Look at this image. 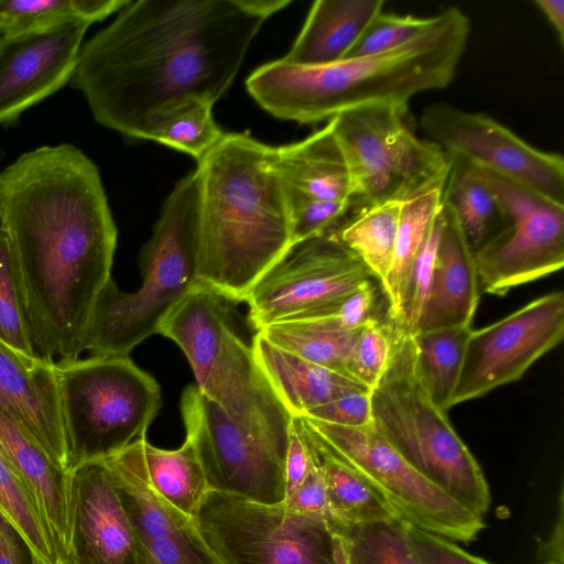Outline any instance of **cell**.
I'll return each mask as SVG.
<instances>
[{
  "label": "cell",
  "instance_id": "obj_42",
  "mask_svg": "<svg viewBox=\"0 0 564 564\" xmlns=\"http://www.w3.org/2000/svg\"><path fill=\"white\" fill-rule=\"evenodd\" d=\"M304 416L346 427L366 426L372 423L370 391L348 392L315 408Z\"/></svg>",
  "mask_w": 564,
  "mask_h": 564
},
{
  "label": "cell",
  "instance_id": "obj_37",
  "mask_svg": "<svg viewBox=\"0 0 564 564\" xmlns=\"http://www.w3.org/2000/svg\"><path fill=\"white\" fill-rule=\"evenodd\" d=\"M0 340L28 356H37L20 275L8 238L1 228Z\"/></svg>",
  "mask_w": 564,
  "mask_h": 564
},
{
  "label": "cell",
  "instance_id": "obj_4",
  "mask_svg": "<svg viewBox=\"0 0 564 564\" xmlns=\"http://www.w3.org/2000/svg\"><path fill=\"white\" fill-rule=\"evenodd\" d=\"M469 32L467 15L446 8L434 26L400 47L316 66L280 58L250 74L247 90L273 117L304 124L373 105L408 108L416 94L453 80Z\"/></svg>",
  "mask_w": 564,
  "mask_h": 564
},
{
  "label": "cell",
  "instance_id": "obj_19",
  "mask_svg": "<svg viewBox=\"0 0 564 564\" xmlns=\"http://www.w3.org/2000/svg\"><path fill=\"white\" fill-rule=\"evenodd\" d=\"M65 564H137L131 523L104 459L68 470Z\"/></svg>",
  "mask_w": 564,
  "mask_h": 564
},
{
  "label": "cell",
  "instance_id": "obj_17",
  "mask_svg": "<svg viewBox=\"0 0 564 564\" xmlns=\"http://www.w3.org/2000/svg\"><path fill=\"white\" fill-rule=\"evenodd\" d=\"M142 437L104 459L131 523L137 564H219L194 518L151 486L143 465Z\"/></svg>",
  "mask_w": 564,
  "mask_h": 564
},
{
  "label": "cell",
  "instance_id": "obj_46",
  "mask_svg": "<svg viewBox=\"0 0 564 564\" xmlns=\"http://www.w3.org/2000/svg\"><path fill=\"white\" fill-rule=\"evenodd\" d=\"M563 494L560 496V512L549 541L543 545L540 557L546 562L563 564Z\"/></svg>",
  "mask_w": 564,
  "mask_h": 564
},
{
  "label": "cell",
  "instance_id": "obj_2",
  "mask_svg": "<svg viewBox=\"0 0 564 564\" xmlns=\"http://www.w3.org/2000/svg\"><path fill=\"white\" fill-rule=\"evenodd\" d=\"M0 228L20 275L37 356L56 365L78 359L117 247L98 167L67 143L22 154L0 173Z\"/></svg>",
  "mask_w": 564,
  "mask_h": 564
},
{
  "label": "cell",
  "instance_id": "obj_6",
  "mask_svg": "<svg viewBox=\"0 0 564 564\" xmlns=\"http://www.w3.org/2000/svg\"><path fill=\"white\" fill-rule=\"evenodd\" d=\"M159 334L184 352L199 391L246 431L288 446L291 415L248 346L232 329L224 299L205 285L184 297Z\"/></svg>",
  "mask_w": 564,
  "mask_h": 564
},
{
  "label": "cell",
  "instance_id": "obj_38",
  "mask_svg": "<svg viewBox=\"0 0 564 564\" xmlns=\"http://www.w3.org/2000/svg\"><path fill=\"white\" fill-rule=\"evenodd\" d=\"M394 338V328L390 322L372 319L361 329L351 348L345 367L346 373L371 391L388 368Z\"/></svg>",
  "mask_w": 564,
  "mask_h": 564
},
{
  "label": "cell",
  "instance_id": "obj_5",
  "mask_svg": "<svg viewBox=\"0 0 564 564\" xmlns=\"http://www.w3.org/2000/svg\"><path fill=\"white\" fill-rule=\"evenodd\" d=\"M198 218L199 176L194 170L169 194L141 250L140 288L123 292L111 278L98 295L85 339L90 356H129L144 339L159 334L170 312L202 285Z\"/></svg>",
  "mask_w": 564,
  "mask_h": 564
},
{
  "label": "cell",
  "instance_id": "obj_33",
  "mask_svg": "<svg viewBox=\"0 0 564 564\" xmlns=\"http://www.w3.org/2000/svg\"><path fill=\"white\" fill-rule=\"evenodd\" d=\"M313 442L319 456L325 481L330 525H349L399 518L349 467L319 447L314 440Z\"/></svg>",
  "mask_w": 564,
  "mask_h": 564
},
{
  "label": "cell",
  "instance_id": "obj_16",
  "mask_svg": "<svg viewBox=\"0 0 564 564\" xmlns=\"http://www.w3.org/2000/svg\"><path fill=\"white\" fill-rule=\"evenodd\" d=\"M564 336V294H544L506 317L469 333L451 405L519 380Z\"/></svg>",
  "mask_w": 564,
  "mask_h": 564
},
{
  "label": "cell",
  "instance_id": "obj_40",
  "mask_svg": "<svg viewBox=\"0 0 564 564\" xmlns=\"http://www.w3.org/2000/svg\"><path fill=\"white\" fill-rule=\"evenodd\" d=\"M376 288L369 280L343 297L289 321L317 319L341 329L356 330L376 318Z\"/></svg>",
  "mask_w": 564,
  "mask_h": 564
},
{
  "label": "cell",
  "instance_id": "obj_20",
  "mask_svg": "<svg viewBox=\"0 0 564 564\" xmlns=\"http://www.w3.org/2000/svg\"><path fill=\"white\" fill-rule=\"evenodd\" d=\"M0 406L20 421L53 460L68 471L56 365L0 340Z\"/></svg>",
  "mask_w": 564,
  "mask_h": 564
},
{
  "label": "cell",
  "instance_id": "obj_13",
  "mask_svg": "<svg viewBox=\"0 0 564 564\" xmlns=\"http://www.w3.org/2000/svg\"><path fill=\"white\" fill-rule=\"evenodd\" d=\"M181 413L209 490L259 503L284 501L288 446L242 429L196 384L183 391Z\"/></svg>",
  "mask_w": 564,
  "mask_h": 564
},
{
  "label": "cell",
  "instance_id": "obj_21",
  "mask_svg": "<svg viewBox=\"0 0 564 564\" xmlns=\"http://www.w3.org/2000/svg\"><path fill=\"white\" fill-rule=\"evenodd\" d=\"M479 296L474 251L443 198L432 281L415 333L471 326Z\"/></svg>",
  "mask_w": 564,
  "mask_h": 564
},
{
  "label": "cell",
  "instance_id": "obj_24",
  "mask_svg": "<svg viewBox=\"0 0 564 564\" xmlns=\"http://www.w3.org/2000/svg\"><path fill=\"white\" fill-rule=\"evenodd\" d=\"M251 348L262 376L291 416H304L348 392L369 390L345 373L273 345L260 332L254 335Z\"/></svg>",
  "mask_w": 564,
  "mask_h": 564
},
{
  "label": "cell",
  "instance_id": "obj_14",
  "mask_svg": "<svg viewBox=\"0 0 564 564\" xmlns=\"http://www.w3.org/2000/svg\"><path fill=\"white\" fill-rule=\"evenodd\" d=\"M420 127L425 139L449 158L535 191L564 204V160L539 150L507 127L479 112L438 102L423 109Z\"/></svg>",
  "mask_w": 564,
  "mask_h": 564
},
{
  "label": "cell",
  "instance_id": "obj_32",
  "mask_svg": "<svg viewBox=\"0 0 564 564\" xmlns=\"http://www.w3.org/2000/svg\"><path fill=\"white\" fill-rule=\"evenodd\" d=\"M451 159V170L443 188V198L453 208L473 251L490 237L496 220L505 221L497 199L469 163Z\"/></svg>",
  "mask_w": 564,
  "mask_h": 564
},
{
  "label": "cell",
  "instance_id": "obj_43",
  "mask_svg": "<svg viewBox=\"0 0 564 564\" xmlns=\"http://www.w3.org/2000/svg\"><path fill=\"white\" fill-rule=\"evenodd\" d=\"M405 525L411 545L421 564H489L458 547L455 542L422 531L406 522Z\"/></svg>",
  "mask_w": 564,
  "mask_h": 564
},
{
  "label": "cell",
  "instance_id": "obj_9",
  "mask_svg": "<svg viewBox=\"0 0 564 564\" xmlns=\"http://www.w3.org/2000/svg\"><path fill=\"white\" fill-rule=\"evenodd\" d=\"M406 115L404 107L373 105L328 121L350 173L354 210L403 203L445 185L449 156L434 142L419 138Z\"/></svg>",
  "mask_w": 564,
  "mask_h": 564
},
{
  "label": "cell",
  "instance_id": "obj_18",
  "mask_svg": "<svg viewBox=\"0 0 564 564\" xmlns=\"http://www.w3.org/2000/svg\"><path fill=\"white\" fill-rule=\"evenodd\" d=\"M89 25L70 22L0 36V124L73 79Z\"/></svg>",
  "mask_w": 564,
  "mask_h": 564
},
{
  "label": "cell",
  "instance_id": "obj_34",
  "mask_svg": "<svg viewBox=\"0 0 564 564\" xmlns=\"http://www.w3.org/2000/svg\"><path fill=\"white\" fill-rule=\"evenodd\" d=\"M330 527L339 541V564H421L400 518Z\"/></svg>",
  "mask_w": 564,
  "mask_h": 564
},
{
  "label": "cell",
  "instance_id": "obj_3",
  "mask_svg": "<svg viewBox=\"0 0 564 564\" xmlns=\"http://www.w3.org/2000/svg\"><path fill=\"white\" fill-rule=\"evenodd\" d=\"M198 276L224 300L246 301L292 248L291 221L274 147L224 133L197 162Z\"/></svg>",
  "mask_w": 564,
  "mask_h": 564
},
{
  "label": "cell",
  "instance_id": "obj_7",
  "mask_svg": "<svg viewBox=\"0 0 564 564\" xmlns=\"http://www.w3.org/2000/svg\"><path fill=\"white\" fill-rule=\"evenodd\" d=\"M394 334L388 368L370 391L372 425L425 479L484 517L491 502L485 475L420 384L412 335Z\"/></svg>",
  "mask_w": 564,
  "mask_h": 564
},
{
  "label": "cell",
  "instance_id": "obj_31",
  "mask_svg": "<svg viewBox=\"0 0 564 564\" xmlns=\"http://www.w3.org/2000/svg\"><path fill=\"white\" fill-rule=\"evenodd\" d=\"M130 0H0V36L29 33L58 24L105 20Z\"/></svg>",
  "mask_w": 564,
  "mask_h": 564
},
{
  "label": "cell",
  "instance_id": "obj_23",
  "mask_svg": "<svg viewBox=\"0 0 564 564\" xmlns=\"http://www.w3.org/2000/svg\"><path fill=\"white\" fill-rule=\"evenodd\" d=\"M0 454L35 497L65 564L68 471L56 464L24 425L2 406Z\"/></svg>",
  "mask_w": 564,
  "mask_h": 564
},
{
  "label": "cell",
  "instance_id": "obj_29",
  "mask_svg": "<svg viewBox=\"0 0 564 564\" xmlns=\"http://www.w3.org/2000/svg\"><path fill=\"white\" fill-rule=\"evenodd\" d=\"M443 187H436L402 203L392 267L382 289L388 317L395 325L413 260L443 203Z\"/></svg>",
  "mask_w": 564,
  "mask_h": 564
},
{
  "label": "cell",
  "instance_id": "obj_27",
  "mask_svg": "<svg viewBox=\"0 0 564 564\" xmlns=\"http://www.w3.org/2000/svg\"><path fill=\"white\" fill-rule=\"evenodd\" d=\"M402 203L384 202L350 213L333 231L384 288L389 276Z\"/></svg>",
  "mask_w": 564,
  "mask_h": 564
},
{
  "label": "cell",
  "instance_id": "obj_47",
  "mask_svg": "<svg viewBox=\"0 0 564 564\" xmlns=\"http://www.w3.org/2000/svg\"><path fill=\"white\" fill-rule=\"evenodd\" d=\"M533 3L539 8L549 23L553 26L560 45L564 44V1L563 0H535Z\"/></svg>",
  "mask_w": 564,
  "mask_h": 564
},
{
  "label": "cell",
  "instance_id": "obj_28",
  "mask_svg": "<svg viewBox=\"0 0 564 564\" xmlns=\"http://www.w3.org/2000/svg\"><path fill=\"white\" fill-rule=\"evenodd\" d=\"M470 330L468 326L412 335L417 380L434 405L445 413L452 408Z\"/></svg>",
  "mask_w": 564,
  "mask_h": 564
},
{
  "label": "cell",
  "instance_id": "obj_36",
  "mask_svg": "<svg viewBox=\"0 0 564 564\" xmlns=\"http://www.w3.org/2000/svg\"><path fill=\"white\" fill-rule=\"evenodd\" d=\"M0 510L22 532L44 564H64L35 497L1 454Z\"/></svg>",
  "mask_w": 564,
  "mask_h": 564
},
{
  "label": "cell",
  "instance_id": "obj_22",
  "mask_svg": "<svg viewBox=\"0 0 564 564\" xmlns=\"http://www.w3.org/2000/svg\"><path fill=\"white\" fill-rule=\"evenodd\" d=\"M274 164L289 209L310 202L352 205L350 173L329 122L301 141L274 147Z\"/></svg>",
  "mask_w": 564,
  "mask_h": 564
},
{
  "label": "cell",
  "instance_id": "obj_11",
  "mask_svg": "<svg viewBox=\"0 0 564 564\" xmlns=\"http://www.w3.org/2000/svg\"><path fill=\"white\" fill-rule=\"evenodd\" d=\"M219 564H339L326 518L209 490L194 516Z\"/></svg>",
  "mask_w": 564,
  "mask_h": 564
},
{
  "label": "cell",
  "instance_id": "obj_45",
  "mask_svg": "<svg viewBox=\"0 0 564 564\" xmlns=\"http://www.w3.org/2000/svg\"><path fill=\"white\" fill-rule=\"evenodd\" d=\"M0 564H44L22 532L1 510Z\"/></svg>",
  "mask_w": 564,
  "mask_h": 564
},
{
  "label": "cell",
  "instance_id": "obj_25",
  "mask_svg": "<svg viewBox=\"0 0 564 564\" xmlns=\"http://www.w3.org/2000/svg\"><path fill=\"white\" fill-rule=\"evenodd\" d=\"M383 0H317L301 32L282 59L316 66L346 58L370 21L383 11Z\"/></svg>",
  "mask_w": 564,
  "mask_h": 564
},
{
  "label": "cell",
  "instance_id": "obj_10",
  "mask_svg": "<svg viewBox=\"0 0 564 564\" xmlns=\"http://www.w3.org/2000/svg\"><path fill=\"white\" fill-rule=\"evenodd\" d=\"M315 443L349 467L408 524L452 542L474 541L484 517L419 474L371 424L346 427L302 416Z\"/></svg>",
  "mask_w": 564,
  "mask_h": 564
},
{
  "label": "cell",
  "instance_id": "obj_12",
  "mask_svg": "<svg viewBox=\"0 0 564 564\" xmlns=\"http://www.w3.org/2000/svg\"><path fill=\"white\" fill-rule=\"evenodd\" d=\"M474 167L505 217L502 228L474 251L480 291L505 295L560 271L564 265V204Z\"/></svg>",
  "mask_w": 564,
  "mask_h": 564
},
{
  "label": "cell",
  "instance_id": "obj_39",
  "mask_svg": "<svg viewBox=\"0 0 564 564\" xmlns=\"http://www.w3.org/2000/svg\"><path fill=\"white\" fill-rule=\"evenodd\" d=\"M437 20L438 14L415 17L381 11L370 21L346 58L377 55L400 47L429 31Z\"/></svg>",
  "mask_w": 564,
  "mask_h": 564
},
{
  "label": "cell",
  "instance_id": "obj_44",
  "mask_svg": "<svg viewBox=\"0 0 564 564\" xmlns=\"http://www.w3.org/2000/svg\"><path fill=\"white\" fill-rule=\"evenodd\" d=\"M283 503L292 511L317 514L329 520L326 487L319 460L305 479L285 497Z\"/></svg>",
  "mask_w": 564,
  "mask_h": 564
},
{
  "label": "cell",
  "instance_id": "obj_30",
  "mask_svg": "<svg viewBox=\"0 0 564 564\" xmlns=\"http://www.w3.org/2000/svg\"><path fill=\"white\" fill-rule=\"evenodd\" d=\"M362 328L346 330L317 319H294L274 323L257 332L300 358L347 375L346 362Z\"/></svg>",
  "mask_w": 564,
  "mask_h": 564
},
{
  "label": "cell",
  "instance_id": "obj_41",
  "mask_svg": "<svg viewBox=\"0 0 564 564\" xmlns=\"http://www.w3.org/2000/svg\"><path fill=\"white\" fill-rule=\"evenodd\" d=\"M318 460V453L303 417L292 416L285 458V497L305 479Z\"/></svg>",
  "mask_w": 564,
  "mask_h": 564
},
{
  "label": "cell",
  "instance_id": "obj_35",
  "mask_svg": "<svg viewBox=\"0 0 564 564\" xmlns=\"http://www.w3.org/2000/svg\"><path fill=\"white\" fill-rule=\"evenodd\" d=\"M213 106L189 99L165 110L151 123L147 140L184 152L198 162L225 133L213 118Z\"/></svg>",
  "mask_w": 564,
  "mask_h": 564
},
{
  "label": "cell",
  "instance_id": "obj_26",
  "mask_svg": "<svg viewBox=\"0 0 564 564\" xmlns=\"http://www.w3.org/2000/svg\"><path fill=\"white\" fill-rule=\"evenodd\" d=\"M141 446L144 470L153 489L194 518L209 488L193 443L185 437L178 448L163 449L150 444L144 436Z\"/></svg>",
  "mask_w": 564,
  "mask_h": 564
},
{
  "label": "cell",
  "instance_id": "obj_1",
  "mask_svg": "<svg viewBox=\"0 0 564 564\" xmlns=\"http://www.w3.org/2000/svg\"><path fill=\"white\" fill-rule=\"evenodd\" d=\"M291 0H137L80 48L73 77L94 119L147 140L153 120L189 99L214 105L263 23Z\"/></svg>",
  "mask_w": 564,
  "mask_h": 564
},
{
  "label": "cell",
  "instance_id": "obj_8",
  "mask_svg": "<svg viewBox=\"0 0 564 564\" xmlns=\"http://www.w3.org/2000/svg\"><path fill=\"white\" fill-rule=\"evenodd\" d=\"M56 372L68 470L145 436L162 405L160 386L129 356L78 358Z\"/></svg>",
  "mask_w": 564,
  "mask_h": 564
},
{
  "label": "cell",
  "instance_id": "obj_15",
  "mask_svg": "<svg viewBox=\"0 0 564 564\" xmlns=\"http://www.w3.org/2000/svg\"><path fill=\"white\" fill-rule=\"evenodd\" d=\"M362 261L332 234L293 246L245 302L254 329L322 307L372 280Z\"/></svg>",
  "mask_w": 564,
  "mask_h": 564
}]
</instances>
